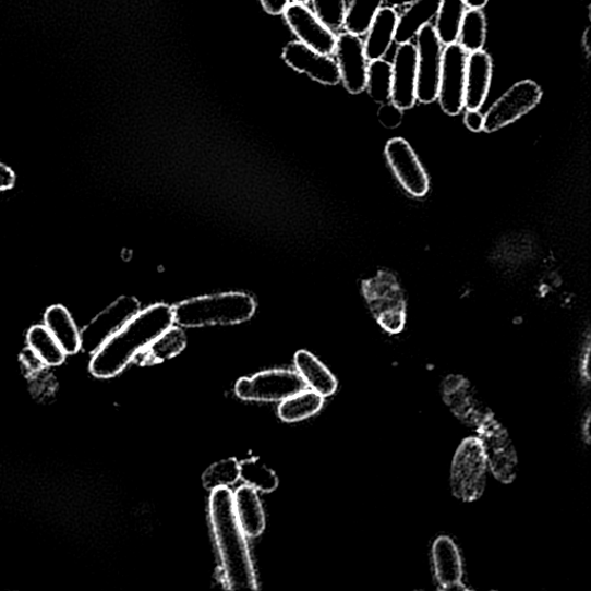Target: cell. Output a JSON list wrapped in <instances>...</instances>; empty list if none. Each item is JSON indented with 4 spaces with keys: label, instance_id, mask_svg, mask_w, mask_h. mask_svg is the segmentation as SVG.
I'll return each instance as SVG.
<instances>
[{
    "label": "cell",
    "instance_id": "cell-42",
    "mask_svg": "<svg viewBox=\"0 0 591 591\" xmlns=\"http://www.w3.org/2000/svg\"><path fill=\"white\" fill-rule=\"evenodd\" d=\"M463 2L469 9L482 10L487 5L489 0H463Z\"/></svg>",
    "mask_w": 591,
    "mask_h": 591
},
{
    "label": "cell",
    "instance_id": "cell-25",
    "mask_svg": "<svg viewBox=\"0 0 591 591\" xmlns=\"http://www.w3.org/2000/svg\"><path fill=\"white\" fill-rule=\"evenodd\" d=\"M186 345L188 339L183 328L172 325L141 354V364L155 365L171 360L180 354Z\"/></svg>",
    "mask_w": 591,
    "mask_h": 591
},
{
    "label": "cell",
    "instance_id": "cell-19",
    "mask_svg": "<svg viewBox=\"0 0 591 591\" xmlns=\"http://www.w3.org/2000/svg\"><path fill=\"white\" fill-rule=\"evenodd\" d=\"M492 58L483 51L471 52L467 59L465 108L481 110L491 86Z\"/></svg>",
    "mask_w": 591,
    "mask_h": 591
},
{
    "label": "cell",
    "instance_id": "cell-9",
    "mask_svg": "<svg viewBox=\"0 0 591 591\" xmlns=\"http://www.w3.org/2000/svg\"><path fill=\"white\" fill-rule=\"evenodd\" d=\"M418 101L430 105L438 100L443 67V44L432 25L418 34Z\"/></svg>",
    "mask_w": 591,
    "mask_h": 591
},
{
    "label": "cell",
    "instance_id": "cell-41",
    "mask_svg": "<svg viewBox=\"0 0 591 591\" xmlns=\"http://www.w3.org/2000/svg\"><path fill=\"white\" fill-rule=\"evenodd\" d=\"M590 426H591V412L589 409H587L581 421V438L587 446H589L591 443Z\"/></svg>",
    "mask_w": 591,
    "mask_h": 591
},
{
    "label": "cell",
    "instance_id": "cell-12",
    "mask_svg": "<svg viewBox=\"0 0 591 591\" xmlns=\"http://www.w3.org/2000/svg\"><path fill=\"white\" fill-rule=\"evenodd\" d=\"M141 310V302L131 296L114 301L82 329L83 351H96Z\"/></svg>",
    "mask_w": 591,
    "mask_h": 591
},
{
    "label": "cell",
    "instance_id": "cell-14",
    "mask_svg": "<svg viewBox=\"0 0 591 591\" xmlns=\"http://www.w3.org/2000/svg\"><path fill=\"white\" fill-rule=\"evenodd\" d=\"M442 394L453 415L468 427L477 430L490 411L479 399L474 387L460 374H450L444 379Z\"/></svg>",
    "mask_w": 591,
    "mask_h": 591
},
{
    "label": "cell",
    "instance_id": "cell-17",
    "mask_svg": "<svg viewBox=\"0 0 591 591\" xmlns=\"http://www.w3.org/2000/svg\"><path fill=\"white\" fill-rule=\"evenodd\" d=\"M390 102L409 110L418 102V50L412 44L400 45L391 64Z\"/></svg>",
    "mask_w": 591,
    "mask_h": 591
},
{
    "label": "cell",
    "instance_id": "cell-10",
    "mask_svg": "<svg viewBox=\"0 0 591 591\" xmlns=\"http://www.w3.org/2000/svg\"><path fill=\"white\" fill-rule=\"evenodd\" d=\"M467 59V51L458 44L444 49L438 101L449 116H458L465 109Z\"/></svg>",
    "mask_w": 591,
    "mask_h": 591
},
{
    "label": "cell",
    "instance_id": "cell-2",
    "mask_svg": "<svg viewBox=\"0 0 591 591\" xmlns=\"http://www.w3.org/2000/svg\"><path fill=\"white\" fill-rule=\"evenodd\" d=\"M209 516L222 562L225 582L230 590H257L245 533L236 517L233 494L228 486L212 491Z\"/></svg>",
    "mask_w": 591,
    "mask_h": 591
},
{
    "label": "cell",
    "instance_id": "cell-45",
    "mask_svg": "<svg viewBox=\"0 0 591 591\" xmlns=\"http://www.w3.org/2000/svg\"><path fill=\"white\" fill-rule=\"evenodd\" d=\"M292 3H296V4H302V5H306L309 4L310 2H312V0H291Z\"/></svg>",
    "mask_w": 591,
    "mask_h": 591
},
{
    "label": "cell",
    "instance_id": "cell-32",
    "mask_svg": "<svg viewBox=\"0 0 591 591\" xmlns=\"http://www.w3.org/2000/svg\"><path fill=\"white\" fill-rule=\"evenodd\" d=\"M240 479L246 485L265 494L279 486L277 474L258 459L244 460L240 463Z\"/></svg>",
    "mask_w": 591,
    "mask_h": 591
},
{
    "label": "cell",
    "instance_id": "cell-34",
    "mask_svg": "<svg viewBox=\"0 0 591 591\" xmlns=\"http://www.w3.org/2000/svg\"><path fill=\"white\" fill-rule=\"evenodd\" d=\"M314 13L331 31H338L343 26L347 11L346 0H312Z\"/></svg>",
    "mask_w": 591,
    "mask_h": 591
},
{
    "label": "cell",
    "instance_id": "cell-5",
    "mask_svg": "<svg viewBox=\"0 0 591 591\" xmlns=\"http://www.w3.org/2000/svg\"><path fill=\"white\" fill-rule=\"evenodd\" d=\"M477 431L491 474L503 484L514 483L518 477L519 457L505 426L489 411Z\"/></svg>",
    "mask_w": 591,
    "mask_h": 591
},
{
    "label": "cell",
    "instance_id": "cell-3",
    "mask_svg": "<svg viewBox=\"0 0 591 591\" xmlns=\"http://www.w3.org/2000/svg\"><path fill=\"white\" fill-rule=\"evenodd\" d=\"M257 310L248 292L204 294L172 306L173 324L182 328L230 326L249 322Z\"/></svg>",
    "mask_w": 591,
    "mask_h": 591
},
{
    "label": "cell",
    "instance_id": "cell-11",
    "mask_svg": "<svg viewBox=\"0 0 591 591\" xmlns=\"http://www.w3.org/2000/svg\"><path fill=\"white\" fill-rule=\"evenodd\" d=\"M387 162L403 190L413 198H423L430 190L427 172L415 150L402 137H394L385 147Z\"/></svg>",
    "mask_w": 591,
    "mask_h": 591
},
{
    "label": "cell",
    "instance_id": "cell-27",
    "mask_svg": "<svg viewBox=\"0 0 591 591\" xmlns=\"http://www.w3.org/2000/svg\"><path fill=\"white\" fill-rule=\"evenodd\" d=\"M325 398L314 390H303L286 399L279 407V417L287 423L301 422L318 413Z\"/></svg>",
    "mask_w": 591,
    "mask_h": 591
},
{
    "label": "cell",
    "instance_id": "cell-24",
    "mask_svg": "<svg viewBox=\"0 0 591 591\" xmlns=\"http://www.w3.org/2000/svg\"><path fill=\"white\" fill-rule=\"evenodd\" d=\"M441 0H418L399 16L394 41L399 46L409 44L420 31L431 23L438 14Z\"/></svg>",
    "mask_w": 591,
    "mask_h": 591
},
{
    "label": "cell",
    "instance_id": "cell-38",
    "mask_svg": "<svg viewBox=\"0 0 591 591\" xmlns=\"http://www.w3.org/2000/svg\"><path fill=\"white\" fill-rule=\"evenodd\" d=\"M15 181L16 177L14 171L3 162H0V191L12 189Z\"/></svg>",
    "mask_w": 591,
    "mask_h": 591
},
{
    "label": "cell",
    "instance_id": "cell-7",
    "mask_svg": "<svg viewBox=\"0 0 591 591\" xmlns=\"http://www.w3.org/2000/svg\"><path fill=\"white\" fill-rule=\"evenodd\" d=\"M364 294L374 318L389 334H399L406 326V303L402 291L389 274L383 273L364 285Z\"/></svg>",
    "mask_w": 591,
    "mask_h": 591
},
{
    "label": "cell",
    "instance_id": "cell-29",
    "mask_svg": "<svg viewBox=\"0 0 591 591\" xmlns=\"http://www.w3.org/2000/svg\"><path fill=\"white\" fill-rule=\"evenodd\" d=\"M383 3L384 0H351L345 14L342 27L347 33L353 35L366 34Z\"/></svg>",
    "mask_w": 591,
    "mask_h": 591
},
{
    "label": "cell",
    "instance_id": "cell-30",
    "mask_svg": "<svg viewBox=\"0 0 591 591\" xmlns=\"http://www.w3.org/2000/svg\"><path fill=\"white\" fill-rule=\"evenodd\" d=\"M460 46L467 52L483 49L486 39V17L482 10L469 9L462 19L459 34Z\"/></svg>",
    "mask_w": 591,
    "mask_h": 591
},
{
    "label": "cell",
    "instance_id": "cell-37",
    "mask_svg": "<svg viewBox=\"0 0 591 591\" xmlns=\"http://www.w3.org/2000/svg\"><path fill=\"white\" fill-rule=\"evenodd\" d=\"M463 122L471 132L479 133L484 131V114L480 110H467Z\"/></svg>",
    "mask_w": 591,
    "mask_h": 591
},
{
    "label": "cell",
    "instance_id": "cell-22",
    "mask_svg": "<svg viewBox=\"0 0 591 591\" xmlns=\"http://www.w3.org/2000/svg\"><path fill=\"white\" fill-rule=\"evenodd\" d=\"M398 13L393 8H383L374 17L364 43L367 61L383 59L388 52L398 25Z\"/></svg>",
    "mask_w": 591,
    "mask_h": 591
},
{
    "label": "cell",
    "instance_id": "cell-16",
    "mask_svg": "<svg viewBox=\"0 0 591 591\" xmlns=\"http://www.w3.org/2000/svg\"><path fill=\"white\" fill-rule=\"evenodd\" d=\"M345 88L353 95L366 89L369 61L361 37L350 33L338 36L334 51Z\"/></svg>",
    "mask_w": 591,
    "mask_h": 591
},
{
    "label": "cell",
    "instance_id": "cell-20",
    "mask_svg": "<svg viewBox=\"0 0 591 591\" xmlns=\"http://www.w3.org/2000/svg\"><path fill=\"white\" fill-rule=\"evenodd\" d=\"M44 325L68 357H74L83 351L82 329L65 306L59 304L50 306L45 313Z\"/></svg>",
    "mask_w": 591,
    "mask_h": 591
},
{
    "label": "cell",
    "instance_id": "cell-35",
    "mask_svg": "<svg viewBox=\"0 0 591 591\" xmlns=\"http://www.w3.org/2000/svg\"><path fill=\"white\" fill-rule=\"evenodd\" d=\"M378 118L384 128L389 130L397 129L403 121V110L389 101L382 105Z\"/></svg>",
    "mask_w": 591,
    "mask_h": 591
},
{
    "label": "cell",
    "instance_id": "cell-43",
    "mask_svg": "<svg viewBox=\"0 0 591 591\" xmlns=\"http://www.w3.org/2000/svg\"><path fill=\"white\" fill-rule=\"evenodd\" d=\"M390 8L410 7L418 0H384Z\"/></svg>",
    "mask_w": 591,
    "mask_h": 591
},
{
    "label": "cell",
    "instance_id": "cell-18",
    "mask_svg": "<svg viewBox=\"0 0 591 591\" xmlns=\"http://www.w3.org/2000/svg\"><path fill=\"white\" fill-rule=\"evenodd\" d=\"M432 565L441 590H468L463 584V565L458 545L448 536L433 542Z\"/></svg>",
    "mask_w": 591,
    "mask_h": 591
},
{
    "label": "cell",
    "instance_id": "cell-33",
    "mask_svg": "<svg viewBox=\"0 0 591 591\" xmlns=\"http://www.w3.org/2000/svg\"><path fill=\"white\" fill-rule=\"evenodd\" d=\"M240 480V462L236 459H226L212 465L203 475L206 490L230 486Z\"/></svg>",
    "mask_w": 591,
    "mask_h": 591
},
{
    "label": "cell",
    "instance_id": "cell-21",
    "mask_svg": "<svg viewBox=\"0 0 591 591\" xmlns=\"http://www.w3.org/2000/svg\"><path fill=\"white\" fill-rule=\"evenodd\" d=\"M236 517L249 538H258L265 530L266 520L257 490L249 485L239 487L233 494Z\"/></svg>",
    "mask_w": 591,
    "mask_h": 591
},
{
    "label": "cell",
    "instance_id": "cell-39",
    "mask_svg": "<svg viewBox=\"0 0 591 591\" xmlns=\"http://www.w3.org/2000/svg\"><path fill=\"white\" fill-rule=\"evenodd\" d=\"M262 7L270 15H281L290 4V0H261Z\"/></svg>",
    "mask_w": 591,
    "mask_h": 591
},
{
    "label": "cell",
    "instance_id": "cell-36",
    "mask_svg": "<svg viewBox=\"0 0 591 591\" xmlns=\"http://www.w3.org/2000/svg\"><path fill=\"white\" fill-rule=\"evenodd\" d=\"M590 357H591V340L590 335H587L586 341L583 343L580 361H579V376L581 384L584 387H588L591 382L590 376Z\"/></svg>",
    "mask_w": 591,
    "mask_h": 591
},
{
    "label": "cell",
    "instance_id": "cell-4",
    "mask_svg": "<svg viewBox=\"0 0 591 591\" xmlns=\"http://www.w3.org/2000/svg\"><path fill=\"white\" fill-rule=\"evenodd\" d=\"M487 470L480 439L478 437L465 439L451 461V494L463 503L481 499L485 491Z\"/></svg>",
    "mask_w": 591,
    "mask_h": 591
},
{
    "label": "cell",
    "instance_id": "cell-44",
    "mask_svg": "<svg viewBox=\"0 0 591 591\" xmlns=\"http://www.w3.org/2000/svg\"><path fill=\"white\" fill-rule=\"evenodd\" d=\"M590 38V27H587L582 36V47L587 55V58H589L591 55Z\"/></svg>",
    "mask_w": 591,
    "mask_h": 591
},
{
    "label": "cell",
    "instance_id": "cell-40",
    "mask_svg": "<svg viewBox=\"0 0 591 591\" xmlns=\"http://www.w3.org/2000/svg\"><path fill=\"white\" fill-rule=\"evenodd\" d=\"M23 363L25 367L33 373L47 369L43 361L39 360L29 348H27L23 354Z\"/></svg>",
    "mask_w": 591,
    "mask_h": 591
},
{
    "label": "cell",
    "instance_id": "cell-26",
    "mask_svg": "<svg viewBox=\"0 0 591 591\" xmlns=\"http://www.w3.org/2000/svg\"><path fill=\"white\" fill-rule=\"evenodd\" d=\"M27 348L43 361L46 367H58L69 358L45 325H35L27 333Z\"/></svg>",
    "mask_w": 591,
    "mask_h": 591
},
{
    "label": "cell",
    "instance_id": "cell-1",
    "mask_svg": "<svg viewBox=\"0 0 591 591\" xmlns=\"http://www.w3.org/2000/svg\"><path fill=\"white\" fill-rule=\"evenodd\" d=\"M172 325L169 304L157 303L141 310L92 353L91 373L97 379L117 377Z\"/></svg>",
    "mask_w": 591,
    "mask_h": 591
},
{
    "label": "cell",
    "instance_id": "cell-28",
    "mask_svg": "<svg viewBox=\"0 0 591 591\" xmlns=\"http://www.w3.org/2000/svg\"><path fill=\"white\" fill-rule=\"evenodd\" d=\"M463 0H441L435 31L445 46L457 44L466 13Z\"/></svg>",
    "mask_w": 591,
    "mask_h": 591
},
{
    "label": "cell",
    "instance_id": "cell-23",
    "mask_svg": "<svg viewBox=\"0 0 591 591\" xmlns=\"http://www.w3.org/2000/svg\"><path fill=\"white\" fill-rule=\"evenodd\" d=\"M294 365L299 373L315 393L322 397H331L338 389V381L334 374L311 352L300 350L294 354Z\"/></svg>",
    "mask_w": 591,
    "mask_h": 591
},
{
    "label": "cell",
    "instance_id": "cell-15",
    "mask_svg": "<svg viewBox=\"0 0 591 591\" xmlns=\"http://www.w3.org/2000/svg\"><path fill=\"white\" fill-rule=\"evenodd\" d=\"M282 58L289 68L322 85L337 86L341 82L338 63L330 56L315 51L300 41L288 44Z\"/></svg>",
    "mask_w": 591,
    "mask_h": 591
},
{
    "label": "cell",
    "instance_id": "cell-6",
    "mask_svg": "<svg viewBox=\"0 0 591 591\" xmlns=\"http://www.w3.org/2000/svg\"><path fill=\"white\" fill-rule=\"evenodd\" d=\"M306 383L299 372L291 370H268L241 378L234 386L236 396L245 401H284L305 390Z\"/></svg>",
    "mask_w": 591,
    "mask_h": 591
},
{
    "label": "cell",
    "instance_id": "cell-13",
    "mask_svg": "<svg viewBox=\"0 0 591 591\" xmlns=\"http://www.w3.org/2000/svg\"><path fill=\"white\" fill-rule=\"evenodd\" d=\"M284 14L287 25L300 43L323 55L334 53L338 36L306 5L291 3Z\"/></svg>",
    "mask_w": 591,
    "mask_h": 591
},
{
    "label": "cell",
    "instance_id": "cell-31",
    "mask_svg": "<svg viewBox=\"0 0 591 591\" xmlns=\"http://www.w3.org/2000/svg\"><path fill=\"white\" fill-rule=\"evenodd\" d=\"M393 71L391 64L377 59L371 61L367 68L366 88L372 100L377 104L390 101Z\"/></svg>",
    "mask_w": 591,
    "mask_h": 591
},
{
    "label": "cell",
    "instance_id": "cell-8",
    "mask_svg": "<svg viewBox=\"0 0 591 591\" xmlns=\"http://www.w3.org/2000/svg\"><path fill=\"white\" fill-rule=\"evenodd\" d=\"M542 96L541 86L533 81H522L511 86L484 114V131L494 133L514 124L535 109Z\"/></svg>",
    "mask_w": 591,
    "mask_h": 591
}]
</instances>
